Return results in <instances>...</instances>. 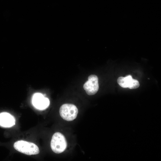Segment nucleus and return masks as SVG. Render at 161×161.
I'll return each mask as SVG.
<instances>
[{
    "label": "nucleus",
    "instance_id": "nucleus-7",
    "mask_svg": "<svg viewBox=\"0 0 161 161\" xmlns=\"http://www.w3.org/2000/svg\"><path fill=\"white\" fill-rule=\"evenodd\" d=\"M134 80V79L132 78L131 76L129 75L124 77H119L117 80V82L121 87L129 88Z\"/></svg>",
    "mask_w": 161,
    "mask_h": 161
},
{
    "label": "nucleus",
    "instance_id": "nucleus-6",
    "mask_svg": "<svg viewBox=\"0 0 161 161\" xmlns=\"http://www.w3.org/2000/svg\"><path fill=\"white\" fill-rule=\"evenodd\" d=\"M15 123L14 117L7 112H2L0 114V126L4 127H10Z\"/></svg>",
    "mask_w": 161,
    "mask_h": 161
},
{
    "label": "nucleus",
    "instance_id": "nucleus-3",
    "mask_svg": "<svg viewBox=\"0 0 161 161\" xmlns=\"http://www.w3.org/2000/svg\"><path fill=\"white\" fill-rule=\"evenodd\" d=\"M78 110L76 106L72 104L66 103L62 105L59 109L61 117L67 121H72L77 116Z\"/></svg>",
    "mask_w": 161,
    "mask_h": 161
},
{
    "label": "nucleus",
    "instance_id": "nucleus-1",
    "mask_svg": "<svg viewBox=\"0 0 161 161\" xmlns=\"http://www.w3.org/2000/svg\"><path fill=\"white\" fill-rule=\"evenodd\" d=\"M13 147L16 150L27 155H35L39 153V148L36 144L24 140L16 141Z\"/></svg>",
    "mask_w": 161,
    "mask_h": 161
},
{
    "label": "nucleus",
    "instance_id": "nucleus-5",
    "mask_svg": "<svg viewBox=\"0 0 161 161\" xmlns=\"http://www.w3.org/2000/svg\"><path fill=\"white\" fill-rule=\"evenodd\" d=\"M32 103L33 106L37 109L43 110L49 106L50 101L48 98L45 97L41 93H36L32 96Z\"/></svg>",
    "mask_w": 161,
    "mask_h": 161
},
{
    "label": "nucleus",
    "instance_id": "nucleus-4",
    "mask_svg": "<svg viewBox=\"0 0 161 161\" xmlns=\"http://www.w3.org/2000/svg\"><path fill=\"white\" fill-rule=\"evenodd\" d=\"M98 80L96 75H92L89 76L88 80L83 86L84 89L88 95H94L97 92L99 89Z\"/></svg>",
    "mask_w": 161,
    "mask_h": 161
},
{
    "label": "nucleus",
    "instance_id": "nucleus-2",
    "mask_svg": "<svg viewBox=\"0 0 161 161\" xmlns=\"http://www.w3.org/2000/svg\"><path fill=\"white\" fill-rule=\"evenodd\" d=\"M67 143L64 136L59 132L53 135L50 143L52 150L55 153L60 154L64 152L67 147Z\"/></svg>",
    "mask_w": 161,
    "mask_h": 161
}]
</instances>
